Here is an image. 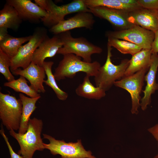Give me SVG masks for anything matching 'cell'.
Instances as JSON below:
<instances>
[{"label": "cell", "mask_w": 158, "mask_h": 158, "mask_svg": "<svg viewBox=\"0 0 158 158\" xmlns=\"http://www.w3.org/2000/svg\"><path fill=\"white\" fill-rule=\"evenodd\" d=\"M43 125L41 120L34 118H30L25 133H17L13 130H10V135L17 140L20 146L18 154L24 158H32L36 151L44 149L41 137Z\"/></svg>", "instance_id": "6da1fadb"}, {"label": "cell", "mask_w": 158, "mask_h": 158, "mask_svg": "<svg viewBox=\"0 0 158 158\" xmlns=\"http://www.w3.org/2000/svg\"><path fill=\"white\" fill-rule=\"evenodd\" d=\"M101 66L97 61L87 63L74 54H67L63 55L53 74L56 80L58 81L66 78H72L79 72H84L90 77H95Z\"/></svg>", "instance_id": "7a4b0ae2"}, {"label": "cell", "mask_w": 158, "mask_h": 158, "mask_svg": "<svg viewBox=\"0 0 158 158\" xmlns=\"http://www.w3.org/2000/svg\"><path fill=\"white\" fill-rule=\"evenodd\" d=\"M63 46L59 49L57 54L64 55L72 54L82 58L87 63L92 62V55L100 54L103 51L100 47L94 44L83 37H73L70 31L58 34Z\"/></svg>", "instance_id": "3957f363"}, {"label": "cell", "mask_w": 158, "mask_h": 158, "mask_svg": "<svg viewBox=\"0 0 158 158\" xmlns=\"http://www.w3.org/2000/svg\"><path fill=\"white\" fill-rule=\"evenodd\" d=\"M111 47L107 45V56L105 63L101 66L94 77L96 86L106 92L114 85L115 82L122 79L130 63V60L126 59L122 60L118 65L111 61L112 56Z\"/></svg>", "instance_id": "277c9868"}, {"label": "cell", "mask_w": 158, "mask_h": 158, "mask_svg": "<svg viewBox=\"0 0 158 158\" xmlns=\"http://www.w3.org/2000/svg\"><path fill=\"white\" fill-rule=\"evenodd\" d=\"M22 110L20 98L0 92V118L7 130H19Z\"/></svg>", "instance_id": "5b68a950"}, {"label": "cell", "mask_w": 158, "mask_h": 158, "mask_svg": "<svg viewBox=\"0 0 158 158\" xmlns=\"http://www.w3.org/2000/svg\"><path fill=\"white\" fill-rule=\"evenodd\" d=\"M42 135L43 138L49 141L48 144L43 143L44 149L49 150L54 155L59 154L61 158H96L92 155L91 151H87L84 148L81 140L75 143H66L63 140H56L48 135Z\"/></svg>", "instance_id": "8992f818"}, {"label": "cell", "mask_w": 158, "mask_h": 158, "mask_svg": "<svg viewBox=\"0 0 158 158\" xmlns=\"http://www.w3.org/2000/svg\"><path fill=\"white\" fill-rule=\"evenodd\" d=\"M47 36V31L45 28H37L30 40L22 45L16 55L11 59L10 68L11 71L12 72L20 67L24 69L28 67L32 61L35 50Z\"/></svg>", "instance_id": "52a82bcc"}, {"label": "cell", "mask_w": 158, "mask_h": 158, "mask_svg": "<svg viewBox=\"0 0 158 158\" xmlns=\"http://www.w3.org/2000/svg\"><path fill=\"white\" fill-rule=\"evenodd\" d=\"M47 15L41 20L44 25L50 28L65 20V17L68 14L83 11L90 12L84 0H74L61 6L57 5L51 0H47Z\"/></svg>", "instance_id": "ba28073f"}, {"label": "cell", "mask_w": 158, "mask_h": 158, "mask_svg": "<svg viewBox=\"0 0 158 158\" xmlns=\"http://www.w3.org/2000/svg\"><path fill=\"white\" fill-rule=\"evenodd\" d=\"M149 69H143L133 74L124 77L114 83L115 86L125 89L130 93L132 103L131 112L132 114H137L139 112L141 99L140 94L144 84L145 76Z\"/></svg>", "instance_id": "9c48e42d"}, {"label": "cell", "mask_w": 158, "mask_h": 158, "mask_svg": "<svg viewBox=\"0 0 158 158\" xmlns=\"http://www.w3.org/2000/svg\"><path fill=\"white\" fill-rule=\"evenodd\" d=\"M108 37L128 41L141 47L142 49H151L155 36L154 32L134 25L127 29L107 32Z\"/></svg>", "instance_id": "30bf717a"}, {"label": "cell", "mask_w": 158, "mask_h": 158, "mask_svg": "<svg viewBox=\"0 0 158 158\" xmlns=\"http://www.w3.org/2000/svg\"><path fill=\"white\" fill-rule=\"evenodd\" d=\"M95 23L94 15L90 12H80L52 27L49 31L55 35H57L76 28H85L90 29Z\"/></svg>", "instance_id": "8fae6325"}, {"label": "cell", "mask_w": 158, "mask_h": 158, "mask_svg": "<svg viewBox=\"0 0 158 158\" xmlns=\"http://www.w3.org/2000/svg\"><path fill=\"white\" fill-rule=\"evenodd\" d=\"M88 8L94 16L107 20L115 27L121 30L129 28L134 25L128 20L129 12L102 6Z\"/></svg>", "instance_id": "7c38bea8"}, {"label": "cell", "mask_w": 158, "mask_h": 158, "mask_svg": "<svg viewBox=\"0 0 158 158\" xmlns=\"http://www.w3.org/2000/svg\"><path fill=\"white\" fill-rule=\"evenodd\" d=\"M13 7L22 20L37 22L47 15V12L30 0H7Z\"/></svg>", "instance_id": "4fadbf2b"}, {"label": "cell", "mask_w": 158, "mask_h": 158, "mask_svg": "<svg viewBox=\"0 0 158 158\" xmlns=\"http://www.w3.org/2000/svg\"><path fill=\"white\" fill-rule=\"evenodd\" d=\"M158 69V54H152L149 68L145 76L146 82L145 89L142 91L144 96L141 99L140 107L142 110L145 111L151 102V96L158 90V83L156 76Z\"/></svg>", "instance_id": "5bb4252c"}, {"label": "cell", "mask_w": 158, "mask_h": 158, "mask_svg": "<svg viewBox=\"0 0 158 158\" xmlns=\"http://www.w3.org/2000/svg\"><path fill=\"white\" fill-rule=\"evenodd\" d=\"M62 46L63 44L58 35H55L51 38L47 36L35 50L32 62L42 66L45 59L54 56Z\"/></svg>", "instance_id": "9a60e30c"}, {"label": "cell", "mask_w": 158, "mask_h": 158, "mask_svg": "<svg viewBox=\"0 0 158 158\" xmlns=\"http://www.w3.org/2000/svg\"><path fill=\"white\" fill-rule=\"evenodd\" d=\"M128 20L133 25L155 32L158 30V10L141 8L130 12Z\"/></svg>", "instance_id": "2e32d148"}, {"label": "cell", "mask_w": 158, "mask_h": 158, "mask_svg": "<svg viewBox=\"0 0 158 158\" xmlns=\"http://www.w3.org/2000/svg\"><path fill=\"white\" fill-rule=\"evenodd\" d=\"M12 73L14 75L22 76L27 79L30 83V87L38 93H44L46 92L43 83L46 74L43 66L32 62L27 68H19Z\"/></svg>", "instance_id": "e0dca14e"}, {"label": "cell", "mask_w": 158, "mask_h": 158, "mask_svg": "<svg viewBox=\"0 0 158 158\" xmlns=\"http://www.w3.org/2000/svg\"><path fill=\"white\" fill-rule=\"evenodd\" d=\"M152 54L151 49H142L132 56L123 77L133 74L145 68L149 69Z\"/></svg>", "instance_id": "ac0fdd59"}, {"label": "cell", "mask_w": 158, "mask_h": 158, "mask_svg": "<svg viewBox=\"0 0 158 158\" xmlns=\"http://www.w3.org/2000/svg\"><path fill=\"white\" fill-rule=\"evenodd\" d=\"M22 20L15 8L6 2L0 11V28L16 30Z\"/></svg>", "instance_id": "d6986e66"}, {"label": "cell", "mask_w": 158, "mask_h": 158, "mask_svg": "<svg viewBox=\"0 0 158 158\" xmlns=\"http://www.w3.org/2000/svg\"><path fill=\"white\" fill-rule=\"evenodd\" d=\"M19 97L22 103V110L18 133L23 134L28 129L30 116L37 108L36 103L41 97H28L21 93H19Z\"/></svg>", "instance_id": "ffe728a7"}, {"label": "cell", "mask_w": 158, "mask_h": 158, "mask_svg": "<svg viewBox=\"0 0 158 158\" xmlns=\"http://www.w3.org/2000/svg\"><path fill=\"white\" fill-rule=\"evenodd\" d=\"M90 77L86 75L82 83L75 90L78 96L88 99L99 100L106 95V91L100 87L94 86L91 82Z\"/></svg>", "instance_id": "44dd1931"}, {"label": "cell", "mask_w": 158, "mask_h": 158, "mask_svg": "<svg viewBox=\"0 0 158 158\" xmlns=\"http://www.w3.org/2000/svg\"><path fill=\"white\" fill-rule=\"evenodd\" d=\"M32 37V35L16 37L8 34L0 41V49L11 59L16 55L22 44L29 41Z\"/></svg>", "instance_id": "7402d4cb"}, {"label": "cell", "mask_w": 158, "mask_h": 158, "mask_svg": "<svg viewBox=\"0 0 158 158\" xmlns=\"http://www.w3.org/2000/svg\"><path fill=\"white\" fill-rule=\"evenodd\" d=\"M84 1L88 7L102 6L129 12L142 8L140 5L123 4L120 0H84Z\"/></svg>", "instance_id": "603a6c76"}, {"label": "cell", "mask_w": 158, "mask_h": 158, "mask_svg": "<svg viewBox=\"0 0 158 158\" xmlns=\"http://www.w3.org/2000/svg\"><path fill=\"white\" fill-rule=\"evenodd\" d=\"M54 63L52 61H44L43 63L42 66L45 69L47 77V79L44 80V83L52 89L59 99L64 101L68 98V94L61 90L56 83V80L52 71V67Z\"/></svg>", "instance_id": "cb8c5ba5"}, {"label": "cell", "mask_w": 158, "mask_h": 158, "mask_svg": "<svg viewBox=\"0 0 158 158\" xmlns=\"http://www.w3.org/2000/svg\"><path fill=\"white\" fill-rule=\"evenodd\" d=\"M107 45L116 49L122 54L133 56L142 49L139 46L127 41L112 37H108Z\"/></svg>", "instance_id": "d4e9b609"}, {"label": "cell", "mask_w": 158, "mask_h": 158, "mask_svg": "<svg viewBox=\"0 0 158 158\" xmlns=\"http://www.w3.org/2000/svg\"><path fill=\"white\" fill-rule=\"evenodd\" d=\"M4 86L9 87L16 92L24 93L30 97H41L40 94L28 85L26 78L22 76L17 79L5 83Z\"/></svg>", "instance_id": "484cf974"}, {"label": "cell", "mask_w": 158, "mask_h": 158, "mask_svg": "<svg viewBox=\"0 0 158 158\" xmlns=\"http://www.w3.org/2000/svg\"><path fill=\"white\" fill-rule=\"evenodd\" d=\"M11 59L0 49V72L8 82L14 80L15 78L10 70Z\"/></svg>", "instance_id": "4316f807"}, {"label": "cell", "mask_w": 158, "mask_h": 158, "mask_svg": "<svg viewBox=\"0 0 158 158\" xmlns=\"http://www.w3.org/2000/svg\"><path fill=\"white\" fill-rule=\"evenodd\" d=\"M138 1L143 8L158 10V0H138Z\"/></svg>", "instance_id": "83f0119b"}, {"label": "cell", "mask_w": 158, "mask_h": 158, "mask_svg": "<svg viewBox=\"0 0 158 158\" xmlns=\"http://www.w3.org/2000/svg\"><path fill=\"white\" fill-rule=\"evenodd\" d=\"M0 133L4 138L7 145L9 149L11 158H24L18 154L16 153L13 150L11 145L10 144L8 139L5 134L4 129L2 128L0 130Z\"/></svg>", "instance_id": "f1b7e54d"}, {"label": "cell", "mask_w": 158, "mask_h": 158, "mask_svg": "<svg viewBox=\"0 0 158 158\" xmlns=\"http://www.w3.org/2000/svg\"><path fill=\"white\" fill-rule=\"evenodd\" d=\"M154 40L151 49L152 54L158 53V30L155 32Z\"/></svg>", "instance_id": "f546056e"}, {"label": "cell", "mask_w": 158, "mask_h": 158, "mask_svg": "<svg viewBox=\"0 0 158 158\" xmlns=\"http://www.w3.org/2000/svg\"><path fill=\"white\" fill-rule=\"evenodd\" d=\"M35 3L47 12L49 10L47 0H34Z\"/></svg>", "instance_id": "4dcf8cb0"}, {"label": "cell", "mask_w": 158, "mask_h": 158, "mask_svg": "<svg viewBox=\"0 0 158 158\" xmlns=\"http://www.w3.org/2000/svg\"><path fill=\"white\" fill-rule=\"evenodd\" d=\"M148 131L158 142V123L149 128Z\"/></svg>", "instance_id": "1f68e13d"}, {"label": "cell", "mask_w": 158, "mask_h": 158, "mask_svg": "<svg viewBox=\"0 0 158 158\" xmlns=\"http://www.w3.org/2000/svg\"><path fill=\"white\" fill-rule=\"evenodd\" d=\"M120 1L121 3L128 5L132 6L140 5L138 3V0H120Z\"/></svg>", "instance_id": "d6a6232c"}, {"label": "cell", "mask_w": 158, "mask_h": 158, "mask_svg": "<svg viewBox=\"0 0 158 158\" xmlns=\"http://www.w3.org/2000/svg\"><path fill=\"white\" fill-rule=\"evenodd\" d=\"M8 28H0V41L3 40L8 35Z\"/></svg>", "instance_id": "836d02e7"}, {"label": "cell", "mask_w": 158, "mask_h": 158, "mask_svg": "<svg viewBox=\"0 0 158 158\" xmlns=\"http://www.w3.org/2000/svg\"><path fill=\"white\" fill-rule=\"evenodd\" d=\"M157 145H158V142H157ZM153 158H158V152L157 154L155 155Z\"/></svg>", "instance_id": "e575fe53"}]
</instances>
